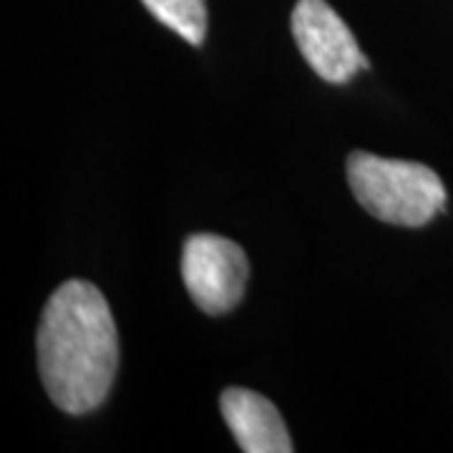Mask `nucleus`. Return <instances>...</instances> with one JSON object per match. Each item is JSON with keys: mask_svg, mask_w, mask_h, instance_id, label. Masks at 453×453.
I'll use <instances>...</instances> for the list:
<instances>
[{"mask_svg": "<svg viewBox=\"0 0 453 453\" xmlns=\"http://www.w3.org/2000/svg\"><path fill=\"white\" fill-rule=\"evenodd\" d=\"M219 408L232 436L244 453H290L295 451L285 421L275 405L250 388L222 390Z\"/></svg>", "mask_w": 453, "mask_h": 453, "instance_id": "obj_5", "label": "nucleus"}, {"mask_svg": "<svg viewBox=\"0 0 453 453\" xmlns=\"http://www.w3.org/2000/svg\"><path fill=\"white\" fill-rule=\"evenodd\" d=\"M38 372L49 398L71 416L106 401L119 365V335L106 297L86 280H65L43 308Z\"/></svg>", "mask_w": 453, "mask_h": 453, "instance_id": "obj_1", "label": "nucleus"}, {"mask_svg": "<svg viewBox=\"0 0 453 453\" xmlns=\"http://www.w3.org/2000/svg\"><path fill=\"white\" fill-rule=\"evenodd\" d=\"M290 28L300 53L323 81L345 83L360 68H368L356 35L325 0H297Z\"/></svg>", "mask_w": 453, "mask_h": 453, "instance_id": "obj_4", "label": "nucleus"}, {"mask_svg": "<svg viewBox=\"0 0 453 453\" xmlns=\"http://www.w3.org/2000/svg\"><path fill=\"white\" fill-rule=\"evenodd\" d=\"M146 11L179 33L187 43L202 46L207 35V0H142Z\"/></svg>", "mask_w": 453, "mask_h": 453, "instance_id": "obj_6", "label": "nucleus"}, {"mask_svg": "<svg viewBox=\"0 0 453 453\" xmlns=\"http://www.w3.org/2000/svg\"><path fill=\"white\" fill-rule=\"evenodd\" d=\"M181 277L196 308L225 315L242 300L250 262L242 247L226 237L192 234L181 252Z\"/></svg>", "mask_w": 453, "mask_h": 453, "instance_id": "obj_3", "label": "nucleus"}, {"mask_svg": "<svg viewBox=\"0 0 453 453\" xmlns=\"http://www.w3.org/2000/svg\"><path fill=\"white\" fill-rule=\"evenodd\" d=\"M348 184L360 207L386 225L423 226L446 210V187L426 164L353 151Z\"/></svg>", "mask_w": 453, "mask_h": 453, "instance_id": "obj_2", "label": "nucleus"}]
</instances>
